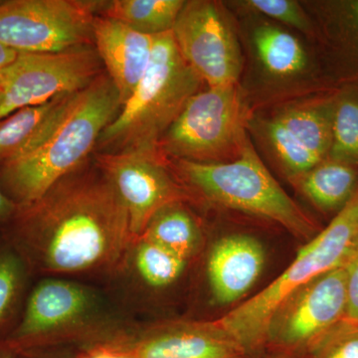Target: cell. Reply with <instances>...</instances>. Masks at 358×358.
Masks as SVG:
<instances>
[{
  "instance_id": "1",
  "label": "cell",
  "mask_w": 358,
  "mask_h": 358,
  "mask_svg": "<svg viewBox=\"0 0 358 358\" xmlns=\"http://www.w3.org/2000/svg\"><path fill=\"white\" fill-rule=\"evenodd\" d=\"M0 232L31 274L112 270L134 243L128 211L94 159L17 206Z\"/></svg>"
},
{
  "instance_id": "2",
  "label": "cell",
  "mask_w": 358,
  "mask_h": 358,
  "mask_svg": "<svg viewBox=\"0 0 358 358\" xmlns=\"http://www.w3.org/2000/svg\"><path fill=\"white\" fill-rule=\"evenodd\" d=\"M107 73L77 92L50 129L22 154L0 162V187L16 206L34 202L95 152L103 129L121 110Z\"/></svg>"
},
{
  "instance_id": "3",
  "label": "cell",
  "mask_w": 358,
  "mask_h": 358,
  "mask_svg": "<svg viewBox=\"0 0 358 358\" xmlns=\"http://www.w3.org/2000/svg\"><path fill=\"white\" fill-rule=\"evenodd\" d=\"M203 82L181 55L173 32L155 36L152 59L95 152H159V143Z\"/></svg>"
},
{
  "instance_id": "4",
  "label": "cell",
  "mask_w": 358,
  "mask_h": 358,
  "mask_svg": "<svg viewBox=\"0 0 358 358\" xmlns=\"http://www.w3.org/2000/svg\"><path fill=\"white\" fill-rule=\"evenodd\" d=\"M357 242L358 188L327 227L299 250L293 262L277 279L221 319L207 324L240 350L260 345L267 339L278 310L310 282L345 266Z\"/></svg>"
},
{
  "instance_id": "5",
  "label": "cell",
  "mask_w": 358,
  "mask_h": 358,
  "mask_svg": "<svg viewBox=\"0 0 358 358\" xmlns=\"http://www.w3.org/2000/svg\"><path fill=\"white\" fill-rule=\"evenodd\" d=\"M181 178L205 199L231 209L268 219L294 236L312 237L315 226L273 178L247 140L230 162L178 160Z\"/></svg>"
},
{
  "instance_id": "6",
  "label": "cell",
  "mask_w": 358,
  "mask_h": 358,
  "mask_svg": "<svg viewBox=\"0 0 358 358\" xmlns=\"http://www.w3.org/2000/svg\"><path fill=\"white\" fill-rule=\"evenodd\" d=\"M246 108L238 84L197 92L159 143L162 157L195 162H219L239 155L247 141Z\"/></svg>"
},
{
  "instance_id": "7",
  "label": "cell",
  "mask_w": 358,
  "mask_h": 358,
  "mask_svg": "<svg viewBox=\"0 0 358 358\" xmlns=\"http://www.w3.org/2000/svg\"><path fill=\"white\" fill-rule=\"evenodd\" d=\"M103 2H0V42L20 53H46L94 46L93 23Z\"/></svg>"
},
{
  "instance_id": "8",
  "label": "cell",
  "mask_w": 358,
  "mask_h": 358,
  "mask_svg": "<svg viewBox=\"0 0 358 358\" xmlns=\"http://www.w3.org/2000/svg\"><path fill=\"white\" fill-rule=\"evenodd\" d=\"M105 72L95 46L46 53H20L2 71L0 122L16 110L88 87Z\"/></svg>"
},
{
  "instance_id": "9",
  "label": "cell",
  "mask_w": 358,
  "mask_h": 358,
  "mask_svg": "<svg viewBox=\"0 0 358 358\" xmlns=\"http://www.w3.org/2000/svg\"><path fill=\"white\" fill-rule=\"evenodd\" d=\"M171 32L181 55L202 82L208 87L238 84L241 50L218 6L205 0L185 1Z\"/></svg>"
},
{
  "instance_id": "10",
  "label": "cell",
  "mask_w": 358,
  "mask_h": 358,
  "mask_svg": "<svg viewBox=\"0 0 358 358\" xmlns=\"http://www.w3.org/2000/svg\"><path fill=\"white\" fill-rule=\"evenodd\" d=\"M93 159L128 211L134 242L157 212L185 199V193L167 171L159 152H94Z\"/></svg>"
},
{
  "instance_id": "11",
  "label": "cell",
  "mask_w": 358,
  "mask_h": 358,
  "mask_svg": "<svg viewBox=\"0 0 358 358\" xmlns=\"http://www.w3.org/2000/svg\"><path fill=\"white\" fill-rule=\"evenodd\" d=\"M96 305L95 294L87 287L45 279L28 293L20 322L4 341L18 353L34 352L59 334L87 324Z\"/></svg>"
},
{
  "instance_id": "12",
  "label": "cell",
  "mask_w": 358,
  "mask_h": 358,
  "mask_svg": "<svg viewBox=\"0 0 358 358\" xmlns=\"http://www.w3.org/2000/svg\"><path fill=\"white\" fill-rule=\"evenodd\" d=\"M346 301L345 265L294 294L275 313L267 339L289 348L315 345L343 320Z\"/></svg>"
},
{
  "instance_id": "13",
  "label": "cell",
  "mask_w": 358,
  "mask_h": 358,
  "mask_svg": "<svg viewBox=\"0 0 358 358\" xmlns=\"http://www.w3.org/2000/svg\"><path fill=\"white\" fill-rule=\"evenodd\" d=\"M93 38L103 69L114 83L122 106L150 65L155 36L136 31L119 21L96 15L93 23Z\"/></svg>"
},
{
  "instance_id": "14",
  "label": "cell",
  "mask_w": 358,
  "mask_h": 358,
  "mask_svg": "<svg viewBox=\"0 0 358 358\" xmlns=\"http://www.w3.org/2000/svg\"><path fill=\"white\" fill-rule=\"evenodd\" d=\"M265 264L262 244L248 235H229L212 247L207 275L213 299L229 305L255 284Z\"/></svg>"
},
{
  "instance_id": "15",
  "label": "cell",
  "mask_w": 358,
  "mask_h": 358,
  "mask_svg": "<svg viewBox=\"0 0 358 358\" xmlns=\"http://www.w3.org/2000/svg\"><path fill=\"white\" fill-rule=\"evenodd\" d=\"M113 346L127 358H239L241 350L207 324L157 331Z\"/></svg>"
},
{
  "instance_id": "16",
  "label": "cell",
  "mask_w": 358,
  "mask_h": 358,
  "mask_svg": "<svg viewBox=\"0 0 358 358\" xmlns=\"http://www.w3.org/2000/svg\"><path fill=\"white\" fill-rule=\"evenodd\" d=\"M76 93L23 108L0 122V162L17 157L37 143L64 112Z\"/></svg>"
},
{
  "instance_id": "17",
  "label": "cell",
  "mask_w": 358,
  "mask_h": 358,
  "mask_svg": "<svg viewBox=\"0 0 358 358\" xmlns=\"http://www.w3.org/2000/svg\"><path fill=\"white\" fill-rule=\"evenodd\" d=\"M296 178L301 192L322 210H341L358 188L355 166L331 159Z\"/></svg>"
},
{
  "instance_id": "18",
  "label": "cell",
  "mask_w": 358,
  "mask_h": 358,
  "mask_svg": "<svg viewBox=\"0 0 358 358\" xmlns=\"http://www.w3.org/2000/svg\"><path fill=\"white\" fill-rule=\"evenodd\" d=\"M185 3L183 0H112L103 2L98 15L157 36L173 30Z\"/></svg>"
},
{
  "instance_id": "19",
  "label": "cell",
  "mask_w": 358,
  "mask_h": 358,
  "mask_svg": "<svg viewBox=\"0 0 358 358\" xmlns=\"http://www.w3.org/2000/svg\"><path fill=\"white\" fill-rule=\"evenodd\" d=\"M30 275L24 260L0 232V339H6L20 322Z\"/></svg>"
},
{
  "instance_id": "20",
  "label": "cell",
  "mask_w": 358,
  "mask_h": 358,
  "mask_svg": "<svg viewBox=\"0 0 358 358\" xmlns=\"http://www.w3.org/2000/svg\"><path fill=\"white\" fill-rule=\"evenodd\" d=\"M140 238L159 245L186 261L199 252L201 243L199 225L181 202L169 205L157 212Z\"/></svg>"
},
{
  "instance_id": "21",
  "label": "cell",
  "mask_w": 358,
  "mask_h": 358,
  "mask_svg": "<svg viewBox=\"0 0 358 358\" xmlns=\"http://www.w3.org/2000/svg\"><path fill=\"white\" fill-rule=\"evenodd\" d=\"M334 106L292 108L275 117L320 159H329L331 145V120Z\"/></svg>"
},
{
  "instance_id": "22",
  "label": "cell",
  "mask_w": 358,
  "mask_h": 358,
  "mask_svg": "<svg viewBox=\"0 0 358 358\" xmlns=\"http://www.w3.org/2000/svg\"><path fill=\"white\" fill-rule=\"evenodd\" d=\"M254 42L259 58L272 74L280 76L294 74L307 63L305 51L299 40L274 26L259 27Z\"/></svg>"
},
{
  "instance_id": "23",
  "label": "cell",
  "mask_w": 358,
  "mask_h": 358,
  "mask_svg": "<svg viewBox=\"0 0 358 358\" xmlns=\"http://www.w3.org/2000/svg\"><path fill=\"white\" fill-rule=\"evenodd\" d=\"M133 246L134 268L141 281L150 288L171 286L185 271L187 261L159 245L138 238Z\"/></svg>"
},
{
  "instance_id": "24",
  "label": "cell",
  "mask_w": 358,
  "mask_h": 358,
  "mask_svg": "<svg viewBox=\"0 0 358 358\" xmlns=\"http://www.w3.org/2000/svg\"><path fill=\"white\" fill-rule=\"evenodd\" d=\"M329 159L358 164V100L341 99L334 106Z\"/></svg>"
},
{
  "instance_id": "25",
  "label": "cell",
  "mask_w": 358,
  "mask_h": 358,
  "mask_svg": "<svg viewBox=\"0 0 358 358\" xmlns=\"http://www.w3.org/2000/svg\"><path fill=\"white\" fill-rule=\"evenodd\" d=\"M268 140L275 152L294 176H301L324 160L310 152L300 141L274 119L267 124Z\"/></svg>"
},
{
  "instance_id": "26",
  "label": "cell",
  "mask_w": 358,
  "mask_h": 358,
  "mask_svg": "<svg viewBox=\"0 0 358 358\" xmlns=\"http://www.w3.org/2000/svg\"><path fill=\"white\" fill-rule=\"evenodd\" d=\"M313 345L315 358H358V327L339 322Z\"/></svg>"
},
{
  "instance_id": "27",
  "label": "cell",
  "mask_w": 358,
  "mask_h": 358,
  "mask_svg": "<svg viewBox=\"0 0 358 358\" xmlns=\"http://www.w3.org/2000/svg\"><path fill=\"white\" fill-rule=\"evenodd\" d=\"M247 6L254 10L258 11L281 21L285 24L294 26L301 31L308 32L310 30V23L303 9L292 0H250Z\"/></svg>"
},
{
  "instance_id": "28",
  "label": "cell",
  "mask_w": 358,
  "mask_h": 358,
  "mask_svg": "<svg viewBox=\"0 0 358 358\" xmlns=\"http://www.w3.org/2000/svg\"><path fill=\"white\" fill-rule=\"evenodd\" d=\"M346 268V301L345 315L341 324L358 327V242L352 256L345 264Z\"/></svg>"
},
{
  "instance_id": "29",
  "label": "cell",
  "mask_w": 358,
  "mask_h": 358,
  "mask_svg": "<svg viewBox=\"0 0 358 358\" xmlns=\"http://www.w3.org/2000/svg\"><path fill=\"white\" fill-rule=\"evenodd\" d=\"M16 208L17 206L4 194L0 187V229L13 218Z\"/></svg>"
},
{
  "instance_id": "30",
  "label": "cell",
  "mask_w": 358,
  "mask_h": 358,
  "mask_svg": "<svg viewBox=\"0 0 358 358\" xmlns=\"http://www.w3.org/2000/svg\"><path fill=\"white\" fill-rule=\"evenodd\" d=\"M83 358H127L120 350L115 348L114 346H103V348H96L92 350L88 355H85Z\"/></svg>"
},
{
  "instance_id": "31",
  "label": "cell",
  "mask_w": 358,
  "mask_h": 358,
  "mask_svg": "<svg viewBox=\"0 0 358 358\" xmlns=\"http://www.w3.org/2000/svg\"><path fill=\"white\" fill-rule=\"evenodd\" d=\"M20 52L9 48L0 42V72L9 67L17 58Z\"/></svg>"
},
{
  "instance_id": "32",
  "label": "cell",
  "mask_w": 358,
  "mask_h": 358,
  "mask_svg": "<svg viewBox=\"0 0 358 358\" xmlns=\"http://www.w3.org/2000/svg\"><path fill=\"white\" fill-rule=\"evenodd\" d=\"M0 358H20V353L11 348L4 339H0Z\"/></svg>"
},
{
  "instance_id": "33",
  "label": "cell",
  "mask_w": 358,
  "mask_h": 358,
  "mask_svg": "<svg viewBox=\"0 0 358 358\" xmlns=\"http://www.w3.org/2000/svg\"><path fill=\"white\" fill-rule=\"evenodd\" d=\"M20 355H25L26 357H28L29 358H72L70 357V355H57V357H34V355L31 352H24V353H20Z\"/></svg>"
},
{
  "instance_id": "34",
  "label": "cell",
  "mask_w": 358,
  "mask_h": 358,
  "mask_svg": "<svg viewBox=\"0 0 358 358\" xmlns=\"http://www.w3.org/2000/svg\"><path fill=\"white\" fill-rule=\"evenodd\" d=\"M2 80H3V74H2V72H0V86H1Z\"/></svg>"
},
{
  "instance_id": "35",
  "label": "cell",
  "mask_w": 358,
  "mask_h": 358,
  "mask_svg": "<svg viewBox=\"0 0 358 358\" xmlns=\"http://www.w3.org/2000/svg\"><path fill=\"white\" fill-rule=\"evenodd\" d=\"M2 99V91H1V87H0V102H1Z\"/></svg>"
}]
</instances>
